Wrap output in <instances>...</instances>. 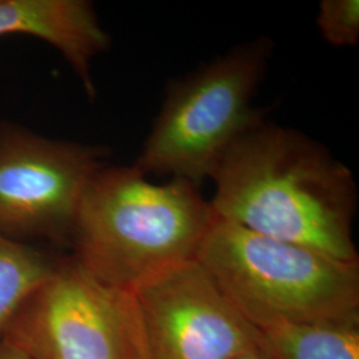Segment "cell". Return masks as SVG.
Instances as JSON below:
<instances>
[{"mask_svg": "<svg viewBox=\"0 0 359 359\" xmlns=\"http://www.w3.org/2000/svg\"><path fill=\"white\" fill-rule=\"evenodd\" d=\"M196 259L256 329L359 322L358 261L264 237L217 216Z\"/></svg>", "mask_w": 359, "mask_h": 359, "instance_id": "obj_3", "label": "cell"}, {"mask_svg": "<svg viewBox=\"0 0 359 359\" xmlns=\"http://www.w3.org/2000/svg\"><path fill=\"white\" fill-rule=\"evenodd\" d=\"M258 334L271 359H359L358 323H283Z\"/></svg>", "mask_w": 359, "mask_h": 359, "instance_id": "obj_9", "label": "cell"}, {"mask_svg": "<svg viewBox=\"0 0 359 359\" xmlns=\"http://www.w3.org/2000/svg\"><path fill=\"white\" fill-rule=\"evenodd\" d=\"M60 257L0 234V341L15 316L56 268Z\"/></svg>", "mask_w": 359, "mask_h": 359, "instance_id": "obj_10", "label": "cell"}, {"mask_svg": "<svg viewBox=\"0 0 359 359\" xmlns=\"http://www.w3.org/2000/svg\"><path fill=\"white\" fill-rule=\"evenodd\" d=\"M109 149L0 121V234L69 245L77 209Z\"/></svg>", "mask_w": 359, "mask_h": 359, "instance_id": "obj_6", "label": "cell"}, {"mask_svg": "<svg viewBox=\"0 0 359 359\" xmlns=\"http://www.w3.org/2000/svg\"><path fill=\"white\" fill-rule=\"evenodd\" d=\"M3 341L28 359H142L133 292L100 283L71 256L28 297Z\"/></svg>", "mask_w": 359, "mask_h": 359, "instance_id": "obj_5", "label": "cell"}, {"mask_svg": "<svg viewBox=\"0 0 359 359\" xmlns=\"http://www.w3.org/2000/svg\"><path fill=\"white\" fill-rule=\"evenodd\" d=\"M26 34L51 44L96 97L92 60L111 48V36L87 0H0V38Z\"/></svg>", "mask_w": 359, "mask_h": 359, "instance_id": "obj_8", "label": "cell"}, {"mask_svg": "<svg viewBox=\"0 0 359 359\" xmlns=\"http://www.w3.org/2000/svg\"><path fill=\"white\" fill-rule=\"evenodd\" d=\"M142 359H234L258 346L245 320L197 259L133 290Z\"/></svg>", "mask_w": 359, "mask_h": 359, "instance_id": "obj_7", "label": "cell"}, {"mask_svg": "<svg viewBox=\"0 0 359 359\" xmlns=\"http://www.w3.org/2000/svg\"><path fill=\"white\" fill-rule=\"evenodd\" d=\"M271 44L257 39L172 81L135 167L200 188L231 147L264 121L253 107Z\"/></svg>", "mask_w": 359, "mask_h": 359, "instance_id": "obj_4", "label": "cell"}, {"mask_svg": "<svg viewBox=\"0 0 359 359\" xmlns=\"http://www.w3.org/2000/svg\"><path fill=\"white\" fill-rule=\"evenodd\" d=\"M198 189L181 179L152 184L135 165H104L83 193L71 257L100 283L130 292L196 259L216 219Z\"/></svg>", "mask_w": 359, "mask_h": 359, "instance_id": "obj_2", "label": "cell"}, {"mask_svg": "<svg viewBox=\"0 0 359 359\" xmlns=\"http://www.w3.org/2000/svg\"><path fill=\"white\" fill-rule=\"evenodd\" d=\"M0 359H28L26 355L6 341H0Z\"/></svg>", "mask_w": 359, "mask_h": 359, "instance_id": "obj_12", "label": "cell"}, {"mask_svg": "<svg viewBox=\"0 0 359 359\" xmlns=\"http://www.w3.org/2000/svg\"><path fill=\"white\" fill-rule=\"evenodd\" d=\"M234 359H271L269 355L261 348L259 346V344H258V346L253 347V348H250V350H248V351H245L241 355H238V357H236Z\"/></svg>", "mask_w": 359, "mask_h": 359, "instance_id": "obj_13", "label": "cell"}, {"mask_svg": "<svg viewBox=\"0 0 359 359\" xmlns=\"http://www.w3.org/2000/svg\"><path fill=\"white\" fill-rule=\"evenodd\" d=\"M218 218L277 241L358 261L354 175L322 144L261 121L225 154L213 175Z\"/></svg>", "mask_w": 359, "mask_h": 359, "instance_id": "obj_1", "label": "cell"}, {"mask_svg": "<svg viewBox=\"0 0 359 359\" xmlns=\"http://www.w3.org/2000/svg\"><path fill=\"white\" fill-rule=\"evenodd\" d=\"M317 26L330 46L355 47L359 41L358 0H322Z\"/></svg>", "mask_w": 359, "mask_h": 359, "instance_id": "obj_11", "label": "cell"}]
</instances>
